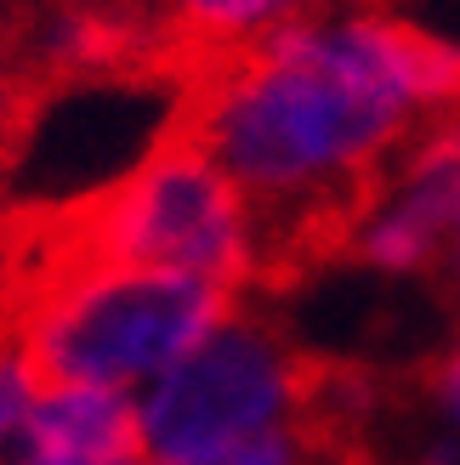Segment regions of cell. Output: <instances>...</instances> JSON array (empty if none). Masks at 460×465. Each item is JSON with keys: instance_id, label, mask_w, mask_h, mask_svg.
I'll return each instance as SVG.
<instances>
[{"instance_id": "6da1fadb", "label": "cell", "mask_w": 460, "mask_h": 465, "mask_svg": "<svg viewBox=\"0 0 460 465\" xmlns=\"http://www.w3.org/2000/svg\"><path fill=\"white\" fill-rule=\"evenodd\" d=\"M63 204L75 278L91 272H188L227 295L256 284L245 199L188 136L159 125L148 153L103 188ZM68 278V284H75Z\"/></svg>"}, {"instance_id": "7a4b0ae2", "label": "cell", "mask_w": 460, "mask_h": 465, "mask_svg": "<svg viewBox=\"0 0 460 465\" xmlns=\"http://www.w3.org/2000/svg\"><path fill=\"white\" fill-rule=\"evenodd\" d=\"M295 414H335L364 426L370 375L313 358L285 330L234 312L159 375L148 403L136 409V426H143L148 465H171L285 426Z\"/></svg>"}, {"instance_id": "3957f363", "label": "cell", "mask_w": 460, "mask_h": 465, "mask_svg": "<svg viewBox=\"0 0 460 465\" xmlns=\"http://www.w3.org/2000/svg\"><path fill=\"white\" fill-rule=\"evenodd\" d=\"M234 312L239 295L188 272H91L23 318L12 352L29 391H125L143 375H165Z\"/></svg>"}, {"instance_id": "277c9868", "label": "cell", "mask_w": 460, "mask_h": 465, "mask_svg": "<svg viewBox=\"0 0 460 465\" xmlns=\"http://www.w3.org/2000/svg\"><path fill=\"white\" fill-rule=\"evenodd\" d=\"M0 454H35V460H68V465L148 460L136 403L125 391H91V386L35 391Z\"/></svg>"}, {"instance_id": "5b68a950", "label": "cell", "mask_w": 460, "mask_h": 465, "mask_svg": "<svg viewBox=\"0 0 460 465\" xmlns=\"http://www.w3.org/2000/svg\"><path fill=\"white\" fill-rule=\"evenodd\" d=\"M171 465H375V460H370L358 420L295 414L285 426H267L256 437H239V443H222L211 454L171 460Z\"/></svg>"}, {"instance_id": "8992f818", "label": "cell", "mask_w": 460, "mask_h": 465, "mask_svg": "<svg viewBox=\"0 0 460 465\" xmlns=\"http://www.w3.org/2000/svg\"><path fill=\"white\" fill-rule=\"evenodd\" d=\"M29 17L35 12H23V6L0 12V204H6V182H12L23 136H29L40 103L52 97V85H45V74L29 57Z\"/></svg>"}, {"instance_id": "52a82bcc", "label": "cell", "mask_w": 460, "mask_h": 465, "mask_svg": "<svg viewBox=\"0 0 460 465\" xmlns=\"http://www.w3.org/2000/svg\"><path fill=\"white\" fill-rule=\"evenodd\" d=\"M295 6H307V0H159V12L171 17V29L188 45H205V52L262 35L267 23L290 17Z\"/></svg>"}, {"instance_id": "ba28073f", "label": "cell", "mask_w": 460, "mask_h": 465, "mask_svg": "<svg viewBox=\"0 0 460 465\" xmlns=\"http://www.w3.org/2000/svg\"><path fill=\"white\" fill-rule=\"evenodd\" d=\"M426 381H432V391H438V398L455 409V420H460V346H455V352H449L438 369H432Z\"/></svg>"}, {"instance_id": "9c48e42d", "label": "cell", "mask_w": 460, "mask_h": 465, "mask_svg": "<svg viewBox=\"0 0 460 465\" xmlns=\"http://www.w3.org/2000/svg\"><path fill=\"white\" fill-rule=\"evenodd\" d=\"M438 272H444L449 284L460 290V227H455V239H449V250H444V262H438Z\"/></svg>"}]
</instances>
